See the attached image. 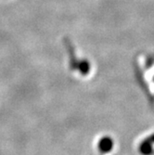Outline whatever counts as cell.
Masks as SVG:
<instances>
[{
    "label": "cell",
    "mask_w": 154,
    "mask_h": 155,
    "mask_svg": "<svg viewBox=\"0 0 154 155\" xmlns=\"http://www.w3.org/2000/svg\"><path fill=\"white\" fill-rule=\"evenodd\" d=\"M113 140L109 137H102L99 142V150L101 153L106 154L110 152L113 148Z\"/></svg>",
    "instance_id": "6da1fadb"
},
{
    "label": "cell",
    "mask_w": 154,
    "mask_h": 155,
    "mask_svg": "<svg viewBox=\"0 0 154 155\" xmlns=\"http://www.w3.org/2000/svg\"><path fill=\"white\" fill-rule=\"evenodd\" d=\"M139 152H140L142 155H151L153 153L152 144L145 139L144 141H142L141 144L139 145Z\"/></svg>",
    "instance_id": "7a4b0ae2"
},
{
    "label": "cell",
    "mask_w": 154,
    "mask_h": 155,
    "mask_svg": "<svg viewBox=\"0 0 154 155\" xmlns=\"http://www.w3.org/2000/svg\"><path fill=\"white\" fill-rule=\"evenodd\" d=\"M79 69L82 74H86L89 72V63L86 61H84L80 63V66H79Z\"/></svg>",
    "instance_id": "3957f363"
},
{
    "label": "cell",
    "mask_w": 154,
    "mask_h": 155,
    "mask_svg": "<svg viewBox=\"0 0 154 155\" xmlns=\"http://www.w3.org/2000/svg\"><path fill=\"white\" fill-rule=\"evenodd\" d=\"M146 140H147V141H149V143H151V144L153 145V144H154V134H153V135H151L150 137H147V138H146Z\"/></svg>",
    "instance_id": "277c9868"
}]
</instances>
